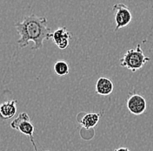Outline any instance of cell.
Returning a JSON list of instances; mask_svg holds the SVG:
<instances>
[{"instance_id":"cell-12","label":"cell","mask_w":153,"mask_h":151,"mask_svg":"<svg viewBox=\"0 0 153 151\" xmlns=\"http://www.w3.org/2000/svg\"><path fill=\"white\" fill-rule=\"evenodd\" d=\"M148 1H150V0H148Z\"/></svg>"},{"instance_id":"cell-10","label":"cell","mask_w":153,"mask_h":151,"mask_svg":"<svg viewBox=\"0 0 153 151\" xmlns=\"http://www.w3.org/2000/svg\"><path fill=\"white\" fill-rule=\"evenodd\" d=\"M54 72L57 76H65L69 74L70 68L65 60H58L54 64Z\"/></svg>"},{"instance_id":"cell-7","label":"cell","mask_w":153,"mask_h":151,"mask_svg":"<svg viewBox=\"0 0 153 151\" xmlns=\"http://www.w3.org/2000/svg\"><path fill=\"white\" fill-rule=\"evenodd\" d=\"M96 93L98 95L102 96H107L110 95L114 89V84L113 82L106 78V77H100L97 79L96 82Z\"/></svg>"},{"instance_id":"cell-3","label":"cell","mask_w":153,"mask_h":151,"mask_svg":"<svg viewBox=\"0 0 153 151\" xmlns=\"http://www.w3.org/2000/svg\"><path fill=\"white\" fill-rule=\"evenodd\" d=\"M10 128L12 129L18 130L21 134L29 136L30 139V142L32 143L35 151H38L36 144L34 142V132H35V127L31 122L28 113L24 112V113H19L17 118H15L11 122H10Z\"/></svg>"},{"instance_id":"cell-9","label":"cell","mask_w":153,"mask_h":151,"mask_svg":"<svg viewBox=\"0 0 153 151\" xmlns=\"http://www.w3.org/2000/svg\"><path fill=\"white\" fill-rule=\"evenodd\" d=\"M82 114L83 117L79 118V120L77 119V122H79L82 127L85 129H91L95 128L101 117V114L98 113H88Z\"/></svg>"},{"instance_id":"cell-2","label":"cell","mask_w":153,"mask_h":151,"mask_svg":"<svg viewBox=\"0 0 153 151\" xmlns=\"http://www.w3.org/2000/svg\"><path fill=\"white\" fill-rule=\"evenodd\" d=\"M151 59L145 56L141 46L138 44L136 48L129 49L120 59V66L126 67L131 72H137L143 68V66L150 61Z\"/></svg>"},{"instance_id":"cell-1","label":"cell","mask_w":153,"mask_h":151,"mask_svg":"<svg viewBox=\"0 0 153 151\" xmlns=\"http://www.w3.org/2000/svg\"><path fill=\"white\" fill-rule=\"evenodd\" d=\"M15 28L19 35L18 40L19 47H26L30 42H33V51L39 50L44 47V42L51 38V30L49 27L45 17H38L31 14L25 17L22 21L15 23Z\"/></svg>"},{"instance_id":"cell-11","label":"cell","mask_w":153,"mask_h":151,"mask_svg":"<svg viewBox=\"0 0 153 151\" xmlns=\"http://www.w3.org/2000/svg\"><path fill=\"white\" fill-rule=\"evenodd\" d=\"M114 151H131L128 148H126V147H120V148H117V149H116Z\"/></svg>"},{"instance_id":"cell-4","label":"cell","mask_w":153,"mask_h":151,"mask_svg":"<svg viewBox=\"0 0 153 151\" xmlns=\"http://www.w3.org/2000/svg\"><path fill=\"white\" fill-rule=\"evenodd\" d=\"M112 10L115 11V31H118L127 26L132 21V14L127 5L124 4H116L113 5Z\"/></svg>"},{"instance_id":"cell-6","label":"cell","mask_w":153,"mask_h":151,"mask_svg":"<svg viewBox=\"0 0 153 151\" xmlns=\"http://www.w3.org/2000/svg\"><path fill=\"white\" fill-rule=\"evenodd\" d=\"M73 34L66 27H59L51 34V38L55 45L61 50L68 47L70 40L72 38Z\"/></svg>"},{"instance_id":"cell-5","label":"cell","mask_w":153,"mask_h":151,"mask_svg":"<svg viewBox=\"0 0 153 151\" xmlns=\"http://www.w3.org/2000/svg\"><path fill=\"white\" fill-rule=\"evenodd\" d=\"M126 106L130 113L134 115L143 114L147 108V102L144 97L138 94H132L127 100Z\"/></svg>"},{"instance_id":"cell-8","label":"cell","mask_w":153,"mask_h":151,"mask_svg":"<svg viewBox=\"0 0 153 151\" xmlns=\"http://www.w3.org/2000/svg\"><path fill=\"white\" fill-rule=\"evenodd\" d=\"M17 113V101L12 100L0 104V116L3 120H9Z\"/></svg>"}]
</instances>
